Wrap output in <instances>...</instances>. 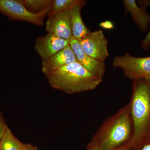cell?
I'll return each instance as SVG.
<instances>
[{
	"mask_svg": "<svg viewBox=\"0 0 150 150\" xmlns=\"http://www.w3.org/2000/svg\"><path fill=\"white\" fill-rule=\"evenodd\" d=\"M132 90L129 104L133 134L126 144L141 150L150 143V81L134 80Z\"/></svg>",
	"mask_w": 150,
	"mask_h": 150,
	"instance_id": "obj_1",
	"label": "cell"
},
{
	"mask_svg": "<svg viewBox=\"0 0 150 150\" xmlns=\"http://www.w3.org/2000/svg\"><path fill=\"white\" fill-rule=\"evenodd\" d=\"M45 76L53 88L69 94L93 90L103 81L102 78L90 72L77 62Z\"/></svg>",
	"mask_w": 150,
	"mask_h": 150,
	"instance_id": "obj_2",
	"label": "cell"
},
{
	"mask_svg": "<svg viewBox=\"0 0 150 150\" xmlns=\"http://www.w3.org/2000/svg\"><path fill=\"white\" fill-rule=\"evenodd\" d=\"M133 126L129 104L105 119L94 135L102 150H115L131 140Z\"/></svg>",
	"mask_w": 150,
	"mask_h": 150,
	"instance_id": "obj_3",
	"label": "cell"
},
{
	"mask_svg": "<svg viewBox=\"0 0 150 150\" xmlns=\"http://www.w3.org/2000/svg\"><path fill=\"white\" fill-rule=\"evenodd\" d=\"M112 64L113 67L121 69L125 76L130 79L150 81V56L135 57L127 53L115 56Z\"/></svg>",
	"mask_w": 150,
	"mask_h": 150,
	"instance_id": "obj_4",
	"label": "cell"
},
{
	"mask_svg": "<svg viewBox=\"0 0 150 150\" xmlns=\"http://www.w3.org/2000/svg\"><path fill=\"white\" fill-rule=\"evenodd\" d=\"M51 8L38 13H33L28 10L21 1L0 0V12L9 18L28 22L36 25H42L43 24V19Z\"/></svg>",
	"mask_w": 150,
	"mask_h": 150,
	"instance_id": "obj_5",
	"label": "cell"
},
{
	"mask_svg": "<svg viewBox=\"0 0 150 150\" xmlns=\"http://www.w3.org/2000/svg\"><path fill=\"white\" fill-rule=\"evenodd\" d=\"M79 41L86 54L97 61L104 62L109 56L108 41L102 30L90 32Z\"/></svg>",
	"mask_w": 150,
	"mask_h": 150,
	"instance_id": "obj_6",
	"label": "cell"
},
{
	"mask_svg": "<svg viewBox=\"0 0 150 150\" xmlns=\"http://www.w3.org/2000/svg\"><path fill=\"white\" fill-rule=\"evenodd\" d=\"M69 44V40L60 38L52 33L38 38L35 49L42 61L48 59Z\"/></svg>",
	"mask_w": 150,
	"mask_h": 150,
	"instance_id": "obj_7",
	"label": "cell"
},
{
	"mask_svg": "<svg viewBox=\"0 0 150 150\" xmlns=\"http://www.w3.org/2000/svg\"><path fill=\"white\" fill-rule=\"evenodd\" d=\"M69 45L74 53L77 62L90 72L100 77H103L105 72L104 62L97 61L86 54L79 40L74 37H72L69 40Z\"/></svg>",
	"mask_w": 150,
	"mask_h": 150,
	"instance_id": "obj_8",
	"label": "cell"
},
{
	"mask_svg": "<svg viewBox=\"0 0 150 150\" xmlns=\"http://www.w3.org/2000/svg\"><path fill=\"white\" fill-rule=\"evenodd\" d=\"M77 62L69 44L55 55L42 61V71L45 75Z\"/></svg>",
	"mask_w": 150,
	"mask_h": 150,
	"instance_id": "obj_9",
	"label": "cell"
},
{
	"mask_svg": "<svg viewBox=\"0 0 150 150\" xmlns=\"http://www.w3.org/2000/svg\"><path fill=\"white\" fill-rule=\"evenodd\" d=\"M69 11L48 18L46 26L48 33H52L65 40L71 39L73 35L69 16Z\"/></svg>",
	"mask_w": 150,
	"mask_h": 150,
	"instance_id": "obj_10",
	"label": "cell"
},
{
	"mask_svg": "<svg viewBox=\"0 0 150 150\" xmlns=\"http://www.w3.org/2000/svg\"><path fill=\"white\" fill-rule=\"evenodd\" d=\"M126 13L131 14L133 21L142 32L147 30L150 23V16L145 9L140 6L135 0H123Z\"/></svg>",
	"mask_w": 150,
	"mask_h": 150,
	"instance_id": "obj_11",
	"label": "cell"
},
{
	"mask_svg": "<svg viewBox=\"0 0 150 150\" xmlns=\"http://www.w3.org/2000/svg\"><path fill=\"white\" fill-rule=\"evenodd\" d=\"M84 5L78 4L69 11L70 24L73 37L81 40L89 33L82 18L81 8Z\"/></svg>",
	"mask_w": 150,
	"mask_h": 150,
	"instance_id": "obj_12",
	"label": "cell"
},
{
	"mask_svg": "<svg viewBox=\"0 0 150 150\" xmlns=\"http://www.w3.org/2000/svg\"><path fill=\"white\" fill-rule=\"evenodd\" d=\"M85 4V1L82 0H54L52 1L51 10L48 14V17L54 16L63 12L69 11L77 5L84 6Z\"/></svg>",
	"mask_w": 150,
	"mask_h": 150,
	"instance_id": "obj_13",
	"label": "cell"
},
{
	"mask_svg": "<svg viewBox=\"0 0 150 150\" xmlns=\"http://www.w3.org/2000/svg\"><path fill=\"white\" fill-rule=\"evenodd\" d=\"M23 143L13 134L8 126L0 140V150H20Z\"/></svg>",
	"mask_w": 150,
	"mask_h": 150,
	"instance_id": "obj_14",
	"label": "cell"
},
{
	"mask_svg": "<svg viewBox=\"0 0 150 150\" xmlns=\"http://www.w3.org/2000/svg\"><path fill=\"white\" fill-rule=\"evenodd\" d=\"M52 1L51 0H23L21 1L31 12L38 13L51 8Z\"/></svg>",
	"mask_w": 150,
	"mask_h": 150,
	"instance_id": "obj_15",
	"label": "cell"
},
{
	"mask_svg": "<svg viewBox=\"0 0 150 150\" xmlns=\"http://www.w3.org/2000/svg\"><path fill=\"white\" fill-rule=\"evenodd\" d=\"M87 150H102L100 146L98 141L94 136L88 144Z\"/></svg>",
	"mask_w": 150,
	"mask_h": 150,
	"instance_id": "obj_16",
	"label": "cell"
},
{
	"mask_svg": "<svg viewBox=\"0 0 150 150\" xmlns=\"http://www.w3.org/2000/svg\"><path fill=\"white\" fill-rule=\"evenodd\" d=\"M7 126L2 113L0 111V140L4 134Z\"/></svg>",
	"mask_w": 150,
	"mask_h": 150,
	"instance_id": "obj_17",
	"label": "cell"
},
{
	"mask_svg": "<svg viewBox=\"0 0 150 150\" xmlns=\"http://www.w3.org/2000/svg\"><path fill=\"white\" fill-rule=\"evenodd\" d=\"M150 44V28L149 32L145 38L141 42V46L144 49H147L149 48Z\"/></svg>",
	"mask_w": 150,
	"mask_h": 150,
	"instance_id": "obj_18",
	"label": "cell"
},
{
	"mask_svg": "<svg viewBox=\"0 0 150 150\" xmlns=\"http://www.w3.org/2000/svg\"><path fill=\"white\" fill-rule=\"evenodd\" d=\"M99 26L103 29L107 30L113 29L114 27L113 23L109 21L101 22L100 23Z\"/></svg>",
	"mask_w": 150,
	"mask_h": 150,
	"instance_id": "obj_19",
	"label": "cell"
},
{
	"mask_svg": "<svg viewBox=\"0 0 150 150\" xmlns=\"http://www.w3.org/2000/svg\"><path fill=\"white\" fill-rule=\"evenodd\" d=\"M20 150H38V149L36 147L33 146L30 144L23 143Z\"/></svg>",
	"mask_w": 150,
	"mask_h": 150,
	"instance_id": "obj_20",
	"label": "cell"
},
{
	"mask_svg": "<svg viewBox=\"0 0 150 150\" xmlns=\"http://www.w3.org/2000/svg\"><path fill=\"white\" fill-rule=\"evenodd\" d=\"M138 1L137 2L139 4V5L145 9H146V8L150 4V1Z\"/></svg>",
	"mask_w": 150,
	"mask_h": 150,
	"instance_id": "obj_21",
	"label": "cell"
},
{
	"mask_svg": "<svg viewBox=\"0 0 150 150\" xmlns=\"http://www.w3.org/2000/svg\"><path fill=\"white\" fill-rule=\"evenodd\" d=\"M115 150H139L137 149H135L133 147L129 145L126 144V145H124L123 146L118 148L117 149Z\"/></svg>",
	"mask_w": 150,
	"mask_h": 150,
	"instance_id": "obj_22",
	"label": "cell"
},
{
	"mask_svg": "<svg viewBox=\"0 0 150 150\" xmlns=\"http://www.w3.org/2000/svg\"><path fill=\"white\" fill-rule=\"evenodd\" d=\"M141 150H150V143L145 145Z\"/></svg>",
	"mask_w": 150,
	"mask_h": 150,
	"instance_id": "obj_23",
	"label": "cell"
}]
</instances>
